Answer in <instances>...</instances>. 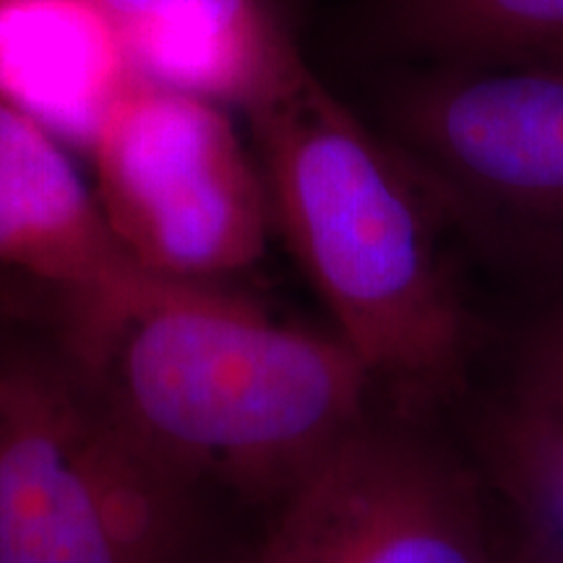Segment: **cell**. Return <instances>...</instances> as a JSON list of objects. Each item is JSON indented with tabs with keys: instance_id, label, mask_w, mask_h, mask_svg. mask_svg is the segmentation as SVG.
Wrapping results in <instances>:
<instances>
[{
	"instance_id": "ba28073f",
	"label": "cell",
	"mask_w": 563,
	"mask_h": 563,
	"mask_svg": "<svg viewBox=\"0 0 563 563\" xmlns=\"http://www.w3.org/2000/svg\"><path fill=\"white\" fill-rule=\"evenodd\" d=\"M100 0H0V100L89 152L136 81Z\"/></svg>"
},
{
	"instance_id": "3957f363",
	"label": "cell",
	"mask_w": 563,
	"mask_h": 563,
	"mask_svg": "<svg viewBox=\"0 0 563 563\" xmlns=\"http://www.w3.org/2000/svg\"><path fill=\"white\" fill-rule=\"evenodd\" d=\"M222 501L139 441L58 336L0 344V563H238Z\"/></svg>"
},
{
	"instance_id": "6da1fadb",
	"label": "cell",
	"mask_w": 563,
	"mask_h": 563,
	"mask_svg": "<svg viewBox=\"0 0 563 563\" xmlns=\"http://www.w3.org/2000/svg\"><path fill=\"white\" fill-rule=\"evenodd\" d=\"M53 316L139 441L224 501L272 511L382 402L334 332L274 321L220 285L146 274Z\"/></svg>"
},
{
	"instance_id": "30bf717a",
	"label": "cell",
	"mask_w": 563,
	"mask_h": 563,
	"mask_svg": "<svg viewBox=\"0 0 563 563\" xmlns=\"http://www.w3.org/2000/svg\"><path fill=\"white\" fill-rule=\"evenodd\" d=\"M389 24L441 66L563 68V0H391Z\"/></svg>"
},
{
	"instance_id": "9c48e42d",
	"label": "cell",
	"mask_w": 563,
	"mask_h": 563,
	"mask_svg": "<svg viewBox=\"0 0 563 563\" xmlns=\"http://www.w3.org/2000/svg\"><path fill=\"white\" fill-rule=\"evenodd\" d=\"M141 79L249 112L300 60L266 0H100Z\"/></svg>"
},
{
	"instance_id": "7c38bea8",
	"label": "cell",
	"mask_w": 563,
	"mask_h": 563,
	"mask_svg": "<svg viewBox=\"0 0 563 563\" xmlns=\"http://www.w3.org/2000/svg\"><path fill=\"white\" fill-rule=\"evenodd\" d=\"M511 397L563 420V302L522 344Z\"/></svg>"
},
{
	"instance_id": "5b68a950",
	"label": "cell",
	"mask_w": 563,
	"mask_h": 563,
	"mask_svg": "<svg viewBox=\"0 0 563 563\" xmlns=\"http://www.w3.org/2000/svg\"><path fill=\"white\" fill-rule=\"evenodd\" d=\"M384 123L443 220L563 264V68L439 66L394 87Z\"/></svg>"
},
{
	"instance_id": "8992f818",
	"label": "cell",
	"mask_w": 563,
	"mask_h": 563,
	"mask_svg": "<svg viewBox=\"0 0 563 563\" xmlns=\"http://www.w3.org/2000/svg\"><path fill=\"white\" fill-rule=\"evenodd\" d=\"M431 420L382 399L238 563H506L488 485Z\"/></svg>"
},
{
	"instance_id": "52a82bcc",
	"label": "cell",
	"mask_w": 563,
	"mask_h": 563,
	"mask_svg": "<svg viewBox=\"0 0 563 563\" xmlns=\"http://www.w3.org/2000/svg\"><path fill=\"white\" fill-rule=\"evenodd\" d=\"M144 277L110 230L70 146L0 100V282L66 311Z\"/></svg>"
},
{
	"instance_id": "8fae6325",
	"label": "cell",
	"mask_w": 563,
	"mask_h": 563,
	"mask_svg": "<svg viewBox=\"0 0 563 563\" xmlns=\"http://www.w3.org/2000/svg\"><path fill=\"white\" fill-rule=\"evenodd\" d=\"M477 473L522 525L519 540L563 555V420L506 397L475 431Z\"/></svg>"
},
{
	"instance_id": "7a4b0ae2",
	"label": "cell",
	"mask_w": 563,
	"mask_h": 563,
	"mask_svg": "<svg viewBox=\"0 0 563 563\" xmlns=\"http://www.w3.org/2000/svg\"><path fill=\"white\" fill-rule=\"evenodd\" d=\"M274 230L386 405L435 418L464 397L473 321L439 245V203L306 60L245 112Z\"/></svg>"
},
{
	"instance_id": "277c9868",
	"label": "cell",
	"mask_w": 563,
	"mask_h": 563,
	"mask_svg": "<svg viewBox=\"0 0 563 563\" xmlns=\"http://www.w3.org/2000/svg\"><path fill=\"white\" fill-rule=\"evenodd\" d=\"M87 154L104 220L152 277L224 287L264 256V173L222 104L139 76Z\"/></svg>"
},
{
	"instance_id": "4fadbf2b",
	"label": "cell",
	"mask_w": 563,
	"mask_h": 563,
	"mask_svg": "<svg viewBox=\"0 0 563 563\" xmlns=\"http://www.w3.org/2000/svg\"><path fill=\"white\" fill-rule=\"evenodd\" d=\"M506 563H563V555L527 543V540H517V545L506 548Z\"/></svg>"
}]
</instances>
